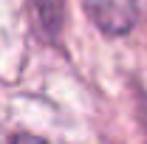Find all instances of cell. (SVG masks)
<instances>
[{
    "label": "cell",
    "mask_w": 147,
    "mask_h": 144,
    "mask_svg": "<svg viewBox=\"0 0 147 144\" xmlns=\"http://www.w3.org/2000/svg\"><path fill=\"white\" fill-rule=\"evenodd\" d=\"M91 11L102 31L125 34L136 23V0H91Z\"/></svg>",
    "instance_id": "obj_1"
},
{
    "label": "cell",
    "mask_w": 147,
    "mask_h": 144,
    "mask_svg": "<svg viewBox=\"0 0 147 144\" xmlns=\"http://www.w3.org/2000/svg\"><path fill=\"white\" fill-rule=\"evenodd\" d=\"M31 9H34V17L42 28V34L48 40L59 37L62 28V14H65V0H31Z\"/></svg>",
    "instance_id": "obj_2"
},
{
    "label": "cell",
    "mask_w": 147,
    "mask_h": 144,
    "mask_svg": "<svg viewBox=\"0 0 147 144\" xmlns=\"http://www.w3.org/2000/svg\"><path fill=\"white\" fill-rule=\"evenodd\" d=\"M11 144H45V141L37 139V136H31V133H17V136L11 139Z\"/></svg>",
    "instance_id": "obj_3"
}]
</instances>
